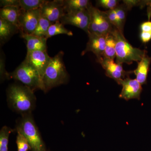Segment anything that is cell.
Returning <instances> with one entry per match:
<instances>
[{"label": "cell", "instance_id": "obj_1", "mask_svg": "<svg viewBox=\"0 0 151 151\" xmlns=\"http://www.w3.org/2000/svg\"><path fill=\"white\" fill-rule=\"evenodd\" d=\"M7 97L10 108L22 116L31 113L35 108L34 91L25 85L12 84L7 90Z\"/></svg>", "mask_w": 151, "mask_h": 151}, {"label": "cell", "instance_id": "obj_2", "mask_svg": "<svg viewBox=\"0 0 151 151\" xmlns=\"http://www.w3.org/2000/svg\"><path fill=\"white\" fill-rule=\"evenodd\" d=\"M64 52L60 51L51 58L42 77L43 90L46 93L50 90L65 84L69 80V75L63 61Z\"/></svg>", "mask_w": 151, "mask_h": 151}, {"label": "cell", "instance_id": "obj_3", "mask_svg": "<svg viewBox=\"0 0 151 151\" xmlns=\"http://www.w3.org/2000/svg\"><path fill=\"white\" fill-rule=\"evenodd\" d=\"M116 40V62L119 64H131L140 61L147 51L133 47L124 37V34L116 28L112 32Z\"/></svg>", "mask_w": 151, "mask_h": 151}, {"label": "cell", "instance_id": "obj_4", "mask_svg": "<svg viewBox=\"0 0 151 151\" xmlns=\"http://www.w3.org/2000/svg\"><path fill=\"white\" fill-rule=\"evenodd\" d=\"M17 123L16 130L26 138L31 151H47L32 114L22 116Z\"/></svg>", "mask_w": 151, "mask_h": 151}, {"label": "cell", "instance_id": "obj_5", "mask_svg": "<svg viewBox=\"0 0 151 151\" xmlns=\"http://www.w3.org/2000/svg\"><path fill=\"white\" fill-rule=\"evenodd\" d=\"M9 78L20 81L34 92L37 89L43 90L42 79L39 74L25 60L13 72L9 73Z\"/></svg>", "mask_w": 151, "mask_h": 151}, {"label": "cell", "instance_id": "obj_6", "mask_svg": "<svg viewBox=\"0 0 151 151\" xmlns=\"http://www.w3.org/2000/svg\"><path fill=\"white\" fill-rule=\"evenodd\" d=\"M90 15L89 33L97 34L106 35L112 32L115 28L110 23L107 15L104 11L92 5L90 3L87 8Z\"/></svg>", "mask_w": 151, "mask_h": 151}, {"label": "cell", "instance_id": "obj_7", "mask_svg": "<svg viewBox=\"0 0 151 151\" xmlns=\"http://www.w3.org/2000/svg\"><path fill=\"white\" fill-rule=\"evenodd\" d=\"M63 24H69L84 30L88 35L90 23V15L87 9L68 13L60 19Z\"/></svg>", "mask_w": 151, "mask_h": 151}, {"label": "cell", "instance_id": "obj_8", "mask_svg": "<svg viewBox=\"0 0 151 151\" xmlns=\"http://www.w3.org/2000/svg\"><path fill=\"white\" fill-rule=\"evenodd\" d=\"M40 17V9L29 11L21 9L19 20L21 34H32L37 27Z\"/></svg>", "mask_w": 151, "mask_h": 151}, {"label": "cell", "instance_id": "obj_9", "mask_svg": "<svg viewBox=\"0 0 151 151\" xmlns=\"http://www.w3.org/2000/svg\"><path fill=\"white\" fill-rule=\"evenodd\" d=\"M97 62L100 63L105 70L106 76L113 78L117 83L120 80L126 78L133 71H127L123 68L122 64L114 62V60L108 59L105 57L97 58Z\"/></svg>", "mask_w": 151, "mask_h": 151}, {"label": "cell", "instance_id": "obj_10", "mask_svg": "<svg viewBox=\"0 0 151 151\" xmlns=\"http://www.w3.org/2000/svg\"><path fill=\"white\" fill-rule=\"evenodd\" d=\"M40 10L41 15L52 23L59 21L65 14L63 0L46 1Z\"/></svg>", "mask_w": 151, "mask_h": 151}, {"label": "cell", "instance_id": "obj_11", "mask_svg": "<svg viewBox=\"0 0 151 151\" xmlns=\"http://www.w3.org/2000/svg\"><path fill=\"white\" fill-rule=\"evenodd\" d=\"M118 84L122 86V92L119 96L120 98L127 101L133 99H140L142 88L136 78L132 79L129 77H127L120 80Z\"/></svg>", "mask_w": 151, "mask_h": 151}, {"label": "cell", "instance_id": "obj_12", "mask_svg": "<svg viewBox=\"0 0 151 151\" xmlns=\"http://www.w3.org/2000/svg\"><path fill=\"white\" fill-rule=\"evenodd\" d=\"M51 59L47 51H35L27 52L25 60L37 71L42 79L45 71Z\"/></svg>", "mask_w": 151, "mask_h": 151}, {"label": "cell", "instance_id": "obj_13", "mask_svg": "<svg viewBox=\"0 0 151 151\" xmlns=\"http://www.w3.org/2000/svg\"><path fill=\"white\" fill-rule=\"evenodd\" d=\"M89 40L86 43V48L81 52L82 56L88 52H93L97 58L103 57L106 45V35L89 33Z\"/></svg>", "mask_w": 151, "mask_h": 151}, {"label": "cell", "instance_id": "obj_14", "mask_svg": "<svg viewBox=\"0 0 151 151\" xmlns=\"http://www.w3.org/2000/svg\"><path fill=\"white\" fill-rule=\"evenodd\" d=\"M26 41L27 52L35 51H47V39L32 35L21 34Z\"/></svg>", "mask_w": 151, "mask_h": 151}, {"label": "cell", "instance_id": "obj_15", "mask_svg": "<svg viewBox=\"0 0 151 151\" xmlns=\"http://www.w3.org/2000/svg\"><path fill=\"white\" fill-rule=\"evenodd\" d=\"M151 61V58L146 54L137 62V67L133 71L136 75V79L142 85L147 83Z\"/></svg>", "mask_w": 151, "mask_h": 151}, {"label": "cell", "instance_id": "obj_16", "mask_svg": "<svg viewBox=\"0 0 151 151\" xmlns=\"http://www.w3.org/2000/svg\"><path fill=\"white\" fill-rule=\"evenodd\" d=\"M21 12L20 8L17 7L9 6L2 8L0 10V18L4 19L12 24L18 28L19 17Z\"/></svg>", "mask_w": 151, "mask_h": 151}, {"label": "cell", "instance_id": "obj_17", "mask_svg": "<svg viewBox=\"0 0 151 151\" xmlns=\"http://www.w3.org/2000/svg\"><path fill=\"white\" fill-rule=\"evenodd\" d=\"M19 32L18 28L10 22L0 18V41L5 43L16 32Z\"/></svg>", "mask_w": 151, "mask_h": 151}, {"label": "cell", "instance_id": "obj_18", "mask_svg": "<svg viewBox=\"0 0 151 151\" xmlns=\"http://www.w3.org/2000/svg\"><path fill=\"white\" fill-rule=\"evenodd\" d=\"M90 3L89 0H63L65 14L87 9Z\"/></svg>", "mask_w": 151, "mask_h": 151}, {"label": "cell", "instance_id": "obj_19", "mask_svg": "<svg viewBox=\"0 0 151 151\" xmlns=\"http://www.w3.org/2000/svg\"><path fill=\"white\" fill-rule=\"evenodd\" d=\"M116 40L113 33L111 32L107 35L106 45L103 57L112 60H114L116 58Z\"/></svg>", "mask_w": 151, "mask_h": 151}, {"label": "cell", "instance_id": "obj_20", "mask_svg": "<svg viewBox=\"0 0 151 151\" xmlns=\"http://www.w3.org/2000/svg\"><path fill=\"white\" fill-rule=\"evenodd\" d=\"M64 25L60 21L52 23L49 28L45 38L47 39L49 38L59 34H65L69 36H73L72 32L66 29Z\"/></svg>", "mask_w": 151, "mask_h": 151}, {"label": "cell", "instance_id": "obj_21", "mask_svg": "<svg viewBox=\"0 0 151 151\" xmlns=\"http://www.w3.org/2000/svg\"><path fill=\"white\" fill-rule=\"evenodd\" d=\"M52 23L50 22L47 19L41 15L40 19L37 27L36 28L32 35L37 36L40 37H46L49 28Z\"/></svg>", "mask_w": 151, "mask_h": 151}, {"label": "cell", "instance_id": "obj_22", "mask_svg": "<svg viewBox=\"0 0 151 151\" xmlns=\"http://www.w3.org/2000/svg\"><path fill=\"white\" fill-rule=\"evenodd\" d=\"M128 9H129V8L125 4L119 5L116 8L114 9L119 22V27L117 29L123 34H124V26Z\"/></svg>", "mask_w": 151, "mask_h": 151}, {"label": "cell", "instance_id": "obj_23", "mask_svg": "<svg viewBox=\"0 0 151 151\" xmlns=\"http://www.w3.org/2000/svg\"><path fill=\"white\" fill-rule=\"evenodd\" d=\"M45 0H20L22 10L29 11L40 9L46 2Z\"/></svg>", "mask_w": 151, "mask_h": 151}, {"label": "cell", "instance_id": "obj_24", "mask_svg": "<svg viewBox=\"0 0 151 151\" xmlns=\"http://www.w3.org/2000/svg\"><path fill=\"white\" fill-rule=\"evenodd\" d=\"M13 130L4 126L0 131V151H8L9 137Z\"/></svg>", "mask_w": 151, "mask_h": 151}, {"label": "cell", "instance_id": "obj_25", "mask_svg": "<svg viewBox=\"0 0 151 151\" xmlns=\"http://www.w3.org/2000/svg\"><path fill=\"white\" fill-rule=\"evenodd\" d=\"M17 133L16 143L18 151H28L31 150L29 143L24 136L19 132Z\"/></svg>", "mask_w": 151, "mask_h": 151}, {"label": "cell", "instance_id": "obj_26", "mask_svg": "<svg viewBox=\"0 0 151 151\" xmlns=\"http://www.w3.org/2000/svg\"><path fill=\"white\" fill-rule=\"evenodd\" d=\"M119 1L117 0H98L96 1V5L107 9L108 10L114 9L119 5Z\"/></svg>", "mask_w": 151, "mask_h": 151}, {"label": "cell", "instance_id": "obj_27", "mask_svg": "<svg viewBox=\"0 0 151 151\" xmlns=\"http://www.w3.org/2000/svg\"><path fill=\"white\" fill-rule=\"evenodd\" d=\"M4 57L1 55L0 59V74L1 80L9 79V73H8L5 68V62Z\"/></svg>", "mask_w": 151, "mask_h": 151}, {"label": "cell", "instance_id": "obj_28", "mask_svg": "<svg viewBox=\"0 0 151 151\" xmlns=\"http://www.w3.org/2000/svg\"><path fill=\"white\" fill-rule=\"evenodd\" d=\"M0 6L2 8L9 6L20 8V0H1Z\"/></svg>", "mask_w": 151, "mask_h": 151}, {"label": "cell", "instance_id": "obj_29", "mask_svg": "<svg viewBox=\"0 0 151 151\" xmlns=\"http://www.w3.org/2000/svg\"><path fill=\"white\" fill-rule=\"evenodd\" d=\"M141 32H151V22H144L140 26Z\"/></svg>", "mask_w": 151, "mask_h": 151}, {"label": "cell", "instance_id": "obj_30", "mask_svg": "<svg viewBox=\"0 0 151 151\" xmlns=\"http://www.w3.org/2000/svg\"><path fill=\"white\" fill-rule=\"evenodd\" d=\"M140 37L143 43H147L151 40V32H141Z\"/></svg>", "mask_w": 151, "mask_h": 151}]
</instances>
